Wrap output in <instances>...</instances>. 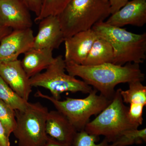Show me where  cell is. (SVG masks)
<instances>
[{
  "label": "cell",
  "instance_id": "obj_21",
  "mask_svg": "<svg viewBox=\"0 0 146 146\" xmlns=\"http://www.w3.org/2000/svg\"><path fill=\"white\" fill-rule=\"evenodd\" d=\"M0 122L4 127L9 137L13 133L16 125L15 110L0 100Z\"/></svg>",
  "mask_w": 146,
  "mask_h": 146
},
{
  "label": "cell",
  "instance_id": "obj_24",
  "mask_svg": "<svg viewBox=\"0 0 146 146\" xmlns=\"http://www.w3.org/2000/svg\"><path fill=\"white\" fill-rule=\"evenodd\" d=\"M29 10L35 13L36 17L39 16L41 7L42 0H23Z\"/></svg>",
  "mask_w": 146,
  "mask_h": 146
},
{
  "label": "cell",
  "instance_id": "obj_18",
  "mask_svg": "<svg viewBox=\"0 0 146 146\" xmlns=\"http://www.w3.org/2000/svg\"><path fill=\"white\" fill-rule=\"evenodd\" d=\"M128 84V89L123 91L121 89L120 91L123 102L129 104H142L146 106V86L140 81Z\"/></svg>",
  "mask_w": 146,
  "mask_h": 146
},
{
  "label": "cell",
  "instance_id": "obj_7",
  "mask_svg": "<svg viewBox=\"0 0 146 146\" xmlns=\"http://www.w3.org/2000/svg\"><path fill=\"white\" fill-rule=\"evenodd\" d=\"M16 125L13 133L18 146H42L48 136L46 122L49 111L40 103H29L23 111L15 110Z\"/></svg>",
  "mask_w": 146,
  "mask_h": 146
},
{
  "label": "cell",
  "instance_id": "obj_9",
  "mask_svg": "<svg viewBox=\"0 0 146 146\" xmlns=\"http://www.w3.org/2000/svg\"><path fill=\"white\" fill-rule=\"evenodd\" d=\"M23 0H0V25L16 30L31 28V15Z\"/></svg>",
  "mask_w": 146,
  "mask_h": 146
},
{
  "label": "cell",
  "instance_id": "obj_25",
  "mask_svg": "<svg viewBox=\"0 0 146 146\" xmlns=\"http://www.w3.org/2000/svg\"><path fill=\"white\" fill-rule=\"evenodd\" d=\"M129 1V0H108L110 6L111 15L117 12Z\"/></svg>",
  "mask_w": 146,
  "mask_h": 146
},
{
  "label": "cell",
  "instance_id": "obj_26",
  "mask_svg": "<svg viewBox=\"0 0 146 146\" xmlns=\"http://www.w3.org/2000/svg\"><path fill=\"white\" fill-rule=\"evenodd\" d=\"M9 138L4 127L0 122V146H10Z\"/></svg>",
  "mask_w": 146,
  "mask_h": 146
},
{
  "label": "cell",
  "instance_id": "obj_16",
  "mask_svg": "<svg viewBox=\"0 0 146 146\" xmlns=\"http://www.w3.org/2000/svg\"><path fill=\"white\" fill-rule=\"evenodd\" d=\"M113 58L114 51L112 46L106 40L98 36L94 41L82 65H97L112 63Z\"/></svg>",
  "mask_w": 146,
  "mask_h": 146
},
{
  "label": "cell",
  "instance_id": "obj_23",
  "mask_svg": "<svg viewBox=\"0 0 146 146\" xmlns=\"http://www.w3.org/2000/svg\"><path fill=\"white\" fill-rule=\"evenodd\" d=\"M144 107L142 104H129L128 116L132 122L139 126L142 125L143 121V115Z\"/></svg>",
  "mask_w": 146,
  "mask_h": 146
},
{
  "label": "cell",
  "instance_id": "obj_2",
  "mask_svg": "<svg viewBox=\"0 0 146 146\" xmlns=\"http://www.w3.org/2000/svg\"><path fill=\"white\" fill-rule=\"evenodd\" d=\"M110 15L108 0H72L57 17L65 39L92 29Z\"/></svg>",
  "mask_w": 146,
  "mask_h": 146
},
{
  "label": "cell",
  "instance_id": "obj_19",
  "mask_svg": "<svg viewBox=\"0 0 146 146\" xmlns=\"http://www.w3.org/2000/svg\"><path fill=\"white\" fill-rule=\"evenodd\" d=\"M146 142V129L126 131L120 135L110 146H128L140 145Z\"/></svg>",
  "mask_w": 146,
  "mask_h": 146
},
{
  "label": "cell",
  "instance_id": "obj_3",
  "mask_svg": "<svg viewBox=\"0 0 146 146\" xmlns=\"http://www.w3.org/2000/svg\"><path fill=\"white\" fill-rule=\"evenodd\" d=\"M92 29L98 36L109 42L113 48L112 63L124 65L127 63L140 64L146 58V33L135 34L121 27L105 22L95 25Z\"/></svg>",
  "mask_w": 146,
  "mask_h": 146
},
{
  "label": "cell",
  "instance_id": "obj_17",
  "mask_svg": "<svg viewBox=\"0 0 146 146\" xmlns=\"http://www.w3.org/2000/svg\"><path fill=\"white\" fill-rule=\"evenodd\" d=\"M0 100L15 110L25 111L29 106L28 101L19 96L9 87L0 76Z\"/></svg>",
  "mask_w": 146,
  "mask_h": 146
},
{
  "label": "cell",
  "instance_id": "obj_6",
  "mask_svg": "<svg viewBox=\"0 0 146 146\" xmlns=\"http://www.w3.org/2000/svg\"><path fill=\"white\" fill-rule=\"evenodd\" d=\"M66 63L62 55L54 58L53 62L44 72L40 73L30 78L32 87H41L48 90L52 97L60 100L64 92H81L89 94L93 89L83 80L67 74Z\"/></svg>",
  "mask_w": 146,
  "mask_h": 146
},
{
  "label": "cell",
  "instance_id": "obj_12",
  "mask_svg": "<svg viewBox=\"0 0 146 146\" xmlns=\"http://www.w3.org/2000/svg\"><path fill=\"white\" fill-rule=\"evenodd\" d=\"M39 23L38 31L34 36L33 48L53 50L58 49L64 42L65 37L57 16H48Z\"/></svg>",
  "mask_w": 146,
  "mask_h": 146
},
{
  "label": "cell",
  "instance_id": "obj_10",
  "mask_svg": "<svg viewBox=\"0 0 146 146\" xmlns=\"http://www.w3.org/2000/svg\"><path fill=\"white\" fill-rule=\"evenodd\" d=\"M0 76L17 95L28 101L32 87L21 60L0 61Z\"/></svg>",
  "mask_w": 146,
  "mask_h": 146
},
{
  "label": "cell",
  "instance_id": "obj_11",
  "mask_svg": "<svg viewBox=\"0 0 146 146\" xmlns=\"http://www.w3.org/2000/svg\"><path fill=\"white\" fill-rule=\"evenodd\" d=\"M98 35L91 29L79 32L64 40L65 62L82 65Z\"/></svg>",
  "mask_w": 146,
  "mask_h": 146
},
{
  "label": "cell",
  "instance_id": "obj_1",
  "mask_svg": "<svg viewBox=\"0 0 146 146\" xmlns=\"http://www.w3.org/2000/svg\"><path fill=\"white\" fill-rule=\"evenodd\" d=\"M65 63L66 71L69 75L80 78L110 100L114 97L117 85L121 83L142 82L145 78V74L142 72L139 64L136 63H127L121 66L112 63L97 65Z\"/></svg>",
  "mask_w": 146,
  "mask_h": 146
},
{
  "label": "cell",
  "instance_id": "obj_28",
  "mask_svg": "<svg viewBox=\"0 0 146 146\" xmlns=\"http://www.w3.org/2000/svg\"><path fill=\"white\" fill-rule=\"evenodd\" d=\"M12 31V29L3 27L0 25V41L4 36L9 34Z\"/></svg>",
  "mask_w": 146,
  "mask_h": 146
},
{
  "label": "cell",
  "instance_id": "obj_20",
  "mask_svg": "<svg viewBox=\"0 0 146 146\" xmlns=\"http://www.w3.org/2000/svg\"><path fill=\"white\" fill-rule=\"evenodd\" d=\"M72 0H42V7L39 16L35 17V22H39L48 16H58Z\"/></svg>",
  "mask_w": 146,
  "mask_h": 146
},
{
  "label": "cell",
  "instance_id": "obj_15",
  "mask_svg": "<svg viewBox=\"0 0 146 146\" xmlns=\"http://www.w3.org/2000/svg\"><path fill=\"white\" fill-rule=\"evenodd\" d=\"M53 50L32 48L24 54L21 64L29 78L46 70L53 62Z\"/></svg>",
  "mask_w": 146,
  "mask_h": 146
},
{
  "label": "cell",
  "instance_id": "obj_5",
  "mask_svg": "<svg viewBox=\"0 0 146 146\" xmlns=\"http://www.w3.org/2000/svg\"><path fill=\"white\" fill-rule=\"evenodd\" d=\"M98 91L96 89H93L84 98L68 97L63 101L55 99L39 91L36 92L35 96L50 102L56 110L68 118L78 132L84 130L91 116L99 114L112 101L102 94L98 95Z\"/></svg>",
  "mask_w": 146,
  "mask_h": 146
},
{
  "label": "cell",
  "instance_id": "obj_22",
  "mask_svg": "<svg viewBox=\"0 0 146 146\" xmlns=\"http://www.w3.org/2000/svg\"><path fill=\"white\" fill-rule=\"evenodd\" d=\"M98 136L91 135L84 130L78 131L76 134L73 145L74 146H110V143L106 138L97 144Z\"/></svg>",
  "mask_w": 146,
  "mask_h": 146
},
{
  "label": "cell",
  "instance_id": "obj_14",
  "mask_svg": "<svg viewBox=\"0 0 146 146\" xmlns=\"http://www.w3.org/2000/svg\"><path fill=\"white\" fill-rule=\"evenodd\" d=\"M47 135L60 143L73 144L77 131L68 118L58 110L48 112L46 122Z\"/></svg>",
  "mask_w": 146,
  "mask_h": 146
},
{
  "label": "cell",
  "instance_id": "obj_13",
  "mask_svg": "<svg viewBox=\"0 0 146 146\" xmlns=\"http://www.w3.org/2000/svg\"><path fill=\"white\" fill-rule=\"evenodd\" d=\"M110 25L143 27L146 23V0H131L105 21Z\"/></svg>",
  "mask_w": 146,
  "mask_h": 146
},
{
  "label": "cell",
  "instance_id": "obj_8",
  "mask_svg": "<svg viewBox=\"0 0 146 146\" xmlns=\"http://www.w3.org/2000/svg\"><path fill=\"white\" fill-rule=\"evenodd\" d=\"M34 36L31 28L12 31L0 41V61L18 59L33 48Z\"/></svg>",
  "mask_w": 146,
  "mask_h": 146
},
{
  "label": "cell",
  "instance_id": "obj_4",
  "mask_svg": "<svg viewBox=\"0 0 146 146\" xmlns=\"http://www.w3.org/2000/svg\"><path fill=\"white\" fill-rule=\"evenodd\" d=\"M121 89L115 91L107 107L86 124L84 130L87 133L104 136L109 143H112L126 131L138 129L139 126L132 122L129 117V107L123 102Z\"/></svg>",
  "mask_w": 146,
  "mask_h": 146
},
{
  "label": "cell",
  "instance_id": "obj_27",
  "mask_svg": "<svg viewBox=\"0 0 146 146\" xmlns=\"http://www.w3.org/2000/svg\"><path fill=\"white\" fill-rule=\"evenodd\" d=\"M42 146H74L73 144H65L60 143L48 136L46 143Z\"/></svg>",
  "mask_w": 146,
  "mask_h": 146
}]
</instances>
